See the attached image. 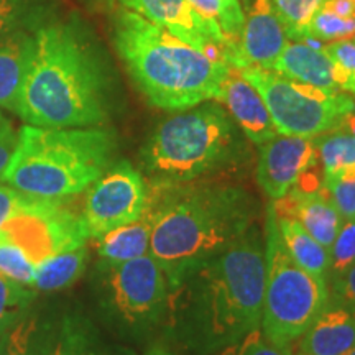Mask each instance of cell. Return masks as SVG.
<instances>
[{
  "label": "cell",
  "instance_id": "cell-11",
  "mask_svg": "<svg viewBox=\"0 0 355 355\" xmlns=\"http://www.w3.org/2000/svg\"><path fill=\"white\" fill-rule=\"evenodd\" d=\"M86 191L81 220L92 241L137 220L148 206V186L128 162L115 163Z\"/></svg>",
  "mask_w": 355,
  "mask_h": 355
},
{
  "label": "cell",
  "instance_id": "cell-21",
  "mask_svg": "<svg viewBox=\"0 0 355 355\" xmlns=\"http://www.w3.org/2000/svg\"><path fill=\"white\" fill-rule=\"evenodd\" d=\"M216 43L224 50L229 66H237V50L245 24L241 0H188Z\"/></svg>",
  "mask_w": 355,
  "mask_h": 355
},
{
  "label": "cell",
  "instance_id": "cell-19",
  "mask_svg": "<svg viewBox=\"0 0 355 355\" xmlns=\"http://www.w3.org/2000/svg\"><path fill=\"white\" fill-rule=\"evenodd\" d=\"M272 71L296 83L309 84L324 91H340L336 83L334 63L319 43H286Z\"/></svg>",
  "mask_w": 355,
  "mask_h": 355
},
{
  "label": "cell",
  "instance_id": "cell-28",
  "mask_svg": "<svg viewBox=\"0 0 355 355\" xmlns=\"http://www.w3.org/2000/svg\"><path fill=\"white\" fill-rule=\"evenodd\" d=\"M322 3L324 0H272L273 10L282 21L286 38L293 42H304L309 21Z\"/></svg>",
  "mask_w": 355,
  "mask_h": 355
},
{
  "label": "cell",
  "instance_id": "cell-9",
  "mask_svg": "<svg viewBox=\"0 0 355 355\" xmlns=\"http://www.w3.org/2000/svg\"><path fill=\"white\" fill-rule=\"evenodd\" d=\"M102 266L105 272V303L121 326L141 331L158 321L170 295V285L152 255Z\"/></svg>",
  "mask_w": 355,
  "mask_h": 355
},
{
  "label": "cell",
  "instance_id": "cell-4",
  "mask_svg": "<svg viewBox=\"0 0 355 355\" xmlns=\"http://www.w3.org/2000/svg\"><path fill=\"white\" fill-rule=\"evenodd\" d=\"M186 282L193 285V339L199 347L225 349L259 329L265 295V247L259 232L248 229Z\"/></svg>",
  "mask_w": 355,
  "mask_h": 355
},
{
  "label": "cell",
  "instance_id": "cell-14",
  "mask_svg": "<svg viewBox=\"0 0 355 355\" xmlns=\"http://www.w3.org/2000/svg\"><path fill=\"white\" fill-rule=\"evenodd\" d=\"M121 7L162 26L214 60L225 61L224 50L211 37L188 0H119Z\"/></svg>",
  "mask_w": 355,
  "mask_h": 355
},
{
  "label": "cell",
  "instance_id": "cell-32",
  "mask_svg": "<svg viewBox=\"0 0 355 355\" xmlns=\"http://www.w3.org/2000/svg\"><path fill=\"white\" fill-rule=\"evenodd\" d=\"M0 273L25 286H33V261L25 255L19 245L8 241L2 234H0Z\"/></svg>",
  "mask_w": 355,
  "mask_h": 355
},
{
  "label": "cell",
  "instance_id": "cell-8",
  "mask_svg": "<svg viewBox=\"0 0 355 355\" xmlns=\"http://www.w3.org/2000/svg\"><path fill=\"white\" fill-rule=\"evenodd\" d=\"M241 73L260 92L273 125L282 135L316 139L343 127L355 110V101L347 92L324 91L254 66L241 69Z\"/></svg>",
  "mask_w": 355,
  "mask_h": 355
},
{
  "label": "cell",
  "instance_id": "cell-34",
  "mask_svg": "<svg viewBox=\"0 0 355 355\" xmlns=\"http://www.w3.org/2000/svg\"><path fill=\"white\" fill-rule=\"evenodd\" d=\"M324 191L344 219H355V173L324 176Z\"/></svg>",
  "mask_w": 355,
  "mask_h": 355
},
{
  "label": "cell",
  "instance_id": "cell-27",
  "mask_svg": "<svg viewBox=\"0 0 355 355\" xmlns=\"http://www.w3.org/2000/svg\"><path fill=\"white\" fill-rule=\"evenodd\" d=\"M43 327L28 311L0 337V355H38Z\"/></svg>",
  "mask_w": 355,
  "mask_h": 355
},
{
  "label": "cell",
  "instance_id": "cell-3",
  "mask_svg": "<svg viewBox=\"0 0 355 355\" xmlns=\"http://www.w3.org/2000/svg\"><path fill=\"white\" fill-rule=\"evenodd\" d=\"M252 201L242 189L202 184L159 193L150 255L175 291L202 263L220 254L252 227Z\"/></svg>",
  "mask_w": 355,
  "mask_h": 355
},
{
  "label": "cell",
  "instance_id": "cell-17",
  "mask_svg": "<svg viewBox=\"0 0 355 355\" xmlns=\"http://www.w3.org/2000/svg\"><path fill=\"white\" fill-rule=\"evenodd\" d=\"M38 355H135L99 334L81 318H64L58 326L43 327Z\"/></svg>",
  "mask_w": 355,
  "mask_h": 355
},
{
  "label": "cell",
  "instance_id": "cell-24",
  "mask_svg": "<svg viewBox=\"0 0 355 355\" xmlns=\"http://www.w3.org/2000/svg\"><path fill=\"white\" fill-rule=\"evenodd\" d=\"M87 247L81 245L60 252L35 266L33 288L38 291H60L81 277L87 263Z\"/></svg>",
  "mask_w": 355,
  "mask_h": 355
},
{
  "label": "cell",
  "instance_id": "cell-20",
  "mask_svg": "<svg viewBox=\"0 0 355 355\" xmlns=\"http://www.w3.org/2000/svg\"><path fill=\"white\" fill-rule=\"evenodd\" d=\"M158 204L159 193L153 191V194L150 193L148 206L141 217L96 239L97 254L104 263H121L150 254V239L157 219Z\"/></svg>",
  "mask_w": 355,
  "mask_h": 355
},
{
  "label": "cell",
  "instance_id": "cell-31",
  "mask_svg": "<svg viewBox=\"0 0 355 355\" xmlns=\"http://www.w3.org/2000/svg\"><path fill=\"white\" fill-rule=\"evenodd\" d=\"M322 48L334 63L337 86L343 92L355 96V35Z\"/></svg>",
  "mask_w": 355,
  "mask_h": 355
},
{
  "label": "cell",
  "instance_id": "cell-1",
  "mask_svg": "<svg viewBox=\"0 0 355 355\" xmlns=\"http://www.w3.org/2000/svg\"><path fill=\"white\" fill-rule=\"evenodd\" d=\"M33 55L15 114L44 128L102 127L114 102L104 51L78 17L44 20L33 32Z\"/></svg>",
  "mask_w": 355,
  "mask_h": 355
},
{
  "label": "cell",
  "instance_id": "cell-38",
  "mask_svg": "<svg viewBox=\"0 0 355 355\" xmlns=\"http://www.w3.org/2000/svg\"><path fill=\"white\" fill-rule=\"evenodd\" d=\"M26 198L25 193L12 188L10 184L6 186L0 183V232H2L6 222L19 211Z\"/></svg>",
  "mask_w": 355,
  "mask_h": 355
},
{
  "label": "cell",
  "instance_id": "cell-40",
  "mask_svg": "<svg viewBox=\"0 0 355 355\" xmlns=\"http://www.w3.org/2000/svg\"><path fill=\"white\" fill-rule=\"evenodd\" d=\"M343 127H344L345 130H347V132L350 133V135H352L354 139H355V110H354L352 114L349 115V117H347V121L344 122V125H343Z\"/></svg>",
  "mask_w": 355,
  "mask_h": 355
},
{
  "label": "cell",
  "instance_id": "cell-16",
  "mask_svg": "<svg viewBox=\"0 0 355 355\" xmlns=\"http://www.w3.org/2000/svg\"><path fill=\"white\" fill-rule=\"evenodd\" d=\"M273 211L278 216L296 219L306 232L331 250L344 217L337 211L326 191H308L295 186L285 198L273 201Z\"/></svg>",
  "mask_w": 355,
  "mask_h": 355
},
{
  "label": "cell",
  "instance_id": "cell-35",
  "mask_svg": "<svg viewBox=\"0 0 355 355\" xmlns=\"http://www.w3.org/2000/svg\"><path fill=\"white\" fill-rule=\"evenodd\" d=\"M222 355H293V352L290 345H278L266 339L259 327L242 340L225 347Z\"/></svg>",
  "mask_w": 355,
  "mask_h": 355
},
{
  "label": "cell",
  "instance_id": "cell-23",
  "mask_svg": "<svg viewBox=\"0 0 355 355\" xmlns=\"http://www.w3.org/2000/svg\"><path fill=\"white\" fill-rule=\"evenodd\" d=\"M275 216H277L279 237H282L283 245L291 259L308 273L327 279L331 266L329 250L321 245L313 235L306 232L296 219L288 216H278L277 212Z\"/></svg>",
  "mask_w": 355,
  "mask_h": 355
},
{
  "label": "cell",
  "instance_id": "cell-37",
  "mask_svg": "<svg viewBox=\"0 0 355 355\" xmlns=\"http://www.w3.org/2000/svg\"><path fill=\"white\" fill-rule=\"evenodd\" d=\"M17 140H19V132L0 110V181H3V176H6L8 163L15 152Z\"/></svg>",
  "mask_w": 355,
  "mask_h": 355
},
{
  "label": "cell",
  "instance_id": "cell-43",
  "mask_svg": "<svg viewBox=\"0 0 355 355\" xmlns=\"http://www.w3.org/2000/svg\"><path fill=\"white\" fill-rule=\"evenodd\" d=\"M300 355H304V354H300Z\"/></svg>",
  "mask_w": 355,
  "mask_h": 355
},
{
  "label": "cell",
  "instance_id": "cell-13",
  "mask_svg": "<svg viewBox=\"0 0 355 355\" xmlns=\"http://www.w3.org/2000/svg\"><path fill=\"white\" fill-rule=\"evenodd\" d=\"M245 24L237 50V69H273L278 56L288 43L286 33L272 0H245Z\"/></svg>",
  "mask_w": 355,
  "mask_h": 355
},
{
  "label": "cell",
  "instance_id": "cell-25",
  "mask_svg": "<svg viewBox=\"0 0 355 355\" xmlns=\"http://www.w3.org/2000/svg\"><path fill=\"white\" fill-rule=\"evenodd\" d=\"M316 148L324 176L355 173V139L344 127L316 137Z\"/></svg>",
  "mask_w": 355,
  "mask_h": 355
},
{
  "label": "cell",
  "instance_id": "cell-36",
  "mask_svg": "<svg viewBox=\"0 0 355 355\" xmlns=\"http://www.w3.org/2000/svg\"><path fill=\"white\" fill-rule=\"evenodd\" d=\"M331 300L344 304L355 314V263L344 273L331 278Z\"/></svg>",
  "mask_w": 355,
  "mask_h": 355
},
{
  "label": "cell",
  "instance_id": "cell-41",
  "mask_svg": "<svg viewBox=\"0 0 355 355\" xmlns=\"http://www.w3.org/2000/svg\"><path fill=\"white\" fill-rule=\"evenodd\" d=\"M146 355H175V354L168 352V350H165V349H153V350H150Z\"/></svg>",
  "mask_w": 355,
  "mask_h": 355
},
{
  "label": "cell",
  "instance_id": "cell-15",
  "mask_svg": "<svg viewBox=\"0 0 355 355\" xmlns=\"http://www.w3.org/2000/svg\"><path fill=\"white\" fill-rule=\"evenodd\" d=\"M219 102L225 105V110L242 128L243 135L254 144L261 145L278 135L260 92L243 78L241 69L229 66L227 76L222 83Z\"/></svg>",
  "mask_w": 355,
  "mask_h": 355
},
{
  "label": "cell",
  "instance_id": "cell-26",
  "mask_svg": "<svg viewBox=\"0 0 355 355\" xmlns=\"http://www.w3.org/2000/svg\"><path fill=\"white\" fill-rule=\"evenodd\" d=\"M44 0H0V38L8 33L35 32L46 20Z\"/></svg>",
  "mask_w": 355,
  "mask_h": 355
},
{
  "label": "cell",
  "instance_id": "cell-6",
  "mask_svg": "<svg viewBox=\"0 0 355 355\" xmlns=\"http://www.w3.org/2000/svg\"><path fill=\"white\" fill-rule=\"evenodd\" d=\"M235 127L214 101L181 110L155 128L144 146V165L158 183H191L227 159Z\"/></svg>",
  "mask_w": 355,
  "mask_h": 355
},
{
  "label": "cell",
  "instance_id": "cell-30",
  "mask_svg": "<svg viewBox=\"0 0 355 355\" xmlns=\"http://www.w3.org/2000/svg\"><path fill=\"white\" fill-rule=\"evenodd\" d=\"M355 35V19H343L326 8H319L311 19L306 40H318V42L334 43L340 40L350 38ZM304 40V42H306Z\"/></svg>",
  "mask_w": 355,
  "mask_h": 355
},
{
  "label": "cell",
  "instance_id": "cell-22",
  "mask_svg": "<svg viewBox=\"0 0 355 355\" xmlns=\"http://www.w3.org/2000/svg\"><path fill=\"white\" fill-rule=\"evenodd\" d=\"M33 32L19 30L0 38V107L15 114L33 55Z\"/></svg>",
  "mask_w": 355,
  "mask_h": 355
},
{
  "label": "cell",
  "instance_id": "cell-33",
  "mask_svg": "<svg viewBox=\"0 0 355 355\" xmlns=\"http://www.w3.org/2000/svg\"><path fill=\"white\" fill-rule=\"evenodd\" d=\"M329 254L331 266L327 283L331 278L344 273L355 263V219H344L334 242H332Z\"/></svg>",
  "mask_w": 355,
  "mask_h": 355
},
{
  "label": "cell",
  "instance_id": "cell-7",
  "mask_svg": "<svg viewBox=\"0 0 355 355\" xmlns=\"http://www.w3.org/2000/svg\"><path fill=\"white\" fill-rule=\"evenodd\" d=\"M326 278L314 277L291 259L268 207L265 237V295L260 329L273 344L290 345L303 337L329 304Z\"/></svg>",
  "mask_w": 355,
  "mask_h": 355
},
{
  "label": "cell",
  "instance_id": "cell-29",
  "mask_svg": "<svg viewBox=\"0 0 355 355\" xmlns=\"http://www.w3.org/2000/svg\"><path fill=\"white\" fill-rule=\"evenodd\" d=\"M35 291L0 273V337L30 311Z\"/></svg>",
  "mask_w": 355,
  "mask_h": 355
},
{
  "label": "cell",
  "instance_id": "cell-10",
  "mask_svg": "<svg viewBox=\"0 0 355 355\" xmlns=\"http://www.w3.org/2000/svg\"><path fill=\"white\" fill-rule=\"evenodd\" d=\"M0 234L19 245L35 266L60 252L86 245L89 241L81 214L71 209L66 199L28 194Z\"/></svg>",
  "mask_w": 355,
  "mask_h": 355
},
{
  "label": "cell",
  "instance_id": "cell-42",
  "mask_svg": "<svg viewBox=\"0 0 355 355\" xmlns=\"http://www.w3.org/2000/svg\"><path fill=\"white\" fill-rule=\"evenodd\" d=\"M345 355H355V347H354V349H350V350H349V352H347V354H345Z\"/></svg>",
  "mask_w": 355,
  "mask_h": 355
},
{
  "label": "cell",
  "instance_id": "cell-2",
  "mask_svg": "<svg viewBox=\"0 0 355 355\" xmlns=\"http://www.w3.org/2000/svg\"><path fill=\"white\" fill-rule=\"evenodd\" d=\"M112 42L128 76L153 107L181 112L219 101L229 64L139 13L123 7L114 12Z\"/></svg>",
  "mask_w": 355,
  "mask_h": 355
},
{
  "label": "cell",
  "instance_id": "cell-18",
  "mask_svg": "<svg viewBox=\"0 0 355 355\" xmlns=\"http://www.w3.org/2000/svg\"><path fill=\"white\" fill-rule=\"evenodd\" d=\"M355 347V314L329 300L326 309L301 337L300 354L345 355Z\"/></svg>",
  "mask_w": 355,
  "mask_h": 355
},
{
  "label": "cell",
  "instance_id": "cell-39",
  "mask_svg": "<svg viewBox=\"0 0 355 355\" xmlns=\"http://www.w3.org/2000/svg\"><path fill=\"white\" fill-rule=\"evenodd\" d=\"M322 8L343 19H355V0H324Z\"/></svg>",
  "mask_w": 355,
  "mask_h": 355
},
{
  "label": "cell",
  "instance_id": "cell-5",
  "mask_svg": "<svg viewBox=\"0 0 355 355\" xmlns=\"http://www.w3.org/2000/svg\"><path fill=\"white\" fill-rule=\"evenodd\" d=\"M112 128L24 125L3 176L12 188L43 199H68L86 191L112 166Z\"/></svg>",
  "mask_w": 355,
  "mask_h": 355
},
{
  "label": "cell",
  "instance_id": "cell-12",
  "mask_svg": "<svg viewBox=\"0 0 355 355\" xmlns=\"http://www.w3.org/2000/svg\"><path fill=\"white\" fill-rule=\"evenodd\" d=\"M318 162L316 139L275 135L260 145L257 181L272 201L285 198Z\"/></svg>",
  "mask_w": 355,
  "mask_h": 355
}]
</instances>
